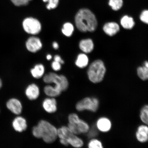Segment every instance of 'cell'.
Masks as SVG:
<instances>
[{
	"label": "cell",
	"instance_id": "1",
	"mask_svg": "<svg viewBox=\"0 0 148 148\" xmlns=\"http://www.w3.org/2000/svg\"><path fill=\"white\" fill-rule=\"evenodd\" d=\"M32 132L35 138L42 139L47 144L53 143L58 138V129L45 120L39 121L37 125L33 127Z\"/></svg>",
	"mask_w": 148,
	"mask_h": 148
},
{
	"label": "cell",
	"instance_id": "10",
	"mask_svg": "<svg viewBox=\"0 0 148 148\" xmlns=\"http://www.w3.org/2000/svg\"><path fill=\"white\" fill-rule=\"evenodd\" d=\"M26 46L29 51L36 53L42 49V44L38 37L32 36L28 39L26 42Z\"/></svg>",
	"mask_w": 148,
	"mask_h": 148
},
{
	"label": "cell",
	"instance_id": "31",
	"mask_svg": "<svg viewBox=\"0 0 148 148\" xmlns=\"http://www.w3.org/2000/svg\"><path fill=\"white\" fill-rule=\"evenodd\" d=\"M61 64L60 62L54 60L51 63V68L54 71H60L62 68Z\"/></svg>",
	"mask_w": 148,
	"mask_h": 148
},
{
	"label": "cell",
	"instance_id": "9",
	"mask_svg": "<svg viewBox=\"0 0 148 148\" xmlns=\"http://www.w3.org/2000/svg\"><path fill=\"white\" fill-rule=\"evenodd\" d=\"M42 108L48 113L52 114L56 112L58 109L57 102L55 97H47L42 102Z\"/></svg>",
	"mask_w": 148,
	"mask_h": 148
},
{
	"label": "cell",
	"instance_id": "14",
	"mask_svg": "<svg viewBox=\"0 0 148 148\" xmlns=\"http://www.w3.org/2000/svg\"><path fill=\"white\" fill-rule=\"evenodd\" d=\"M6 106L9 110L17 115L21 114L23 110L22 103L17 99H9L7 101Z\"/></svg>",
	"mask_w": 148,
	"mask_h": 148
},
{
	"label": "cell",
	"instance_id": "17",
	"mask_svg": "<svg viewBox=\"0 0 148 148\" xmlns=\"http://www.w3.org/2000/svg\"><path fill=\"white\" fill-rule=\"evenodd\" d=\"M79 47L84 53H90L94 49L93 42L91 39L89 38L82 40L79 42Z\"/></svg>",
	"mask_w": 148,
	"mask_h": 148
},
{
	"label": "cell",
	"instance_id": "29",
	"mask_svg": "<svg viewBox=\"0 0 148 148\" xmlns=\"http://www.w3.org/2000/svg\"><path fill=\"white\" fill-rule=\"evenodd\" d=\"M140 18L142 22L148 25V10L142 11L140 16Z\"/></svg>",
	"mask_w": 148,
	"mask_h": 148
},
{
	"label": "cell",
	"instance_id": "8",
	"mask_svg": "<svg viewBox=\"0 0 148 148\" xmlns=\"http://www.w3.org/2000/svg\"><path fill=\"white\" fill-rule=\"evenodd\" d=\"M67 126L74 134L78 136L81 134H86L90 128L88 124L81 118L75 124L68 123Z\"/></svg>",
	"mask_w": 148,
	"mask_h": 148
},
{
	"label": "cell",
	"instance_id": "21",
	"mask_svg": "<svg viewBox=\"0 0 148 148\" xmlns=\"http://www.w3.org/2000/svg\"><path fill=\"white\" fill-rule=\"evenodd\" d=\"M122 26L126 29H131L134 27L135 23L132 17L125 15L123 16L120 21Z\"/></svg>",
	"mask_w": 148,
	"mask_h": 148
},
{
	"label": "cell",
	"instance_id": "2",
	"mask_svg": "<svg viewBox=\"0 0 148 148\" xmlns=\"http://www.w3.org/2000/svg\"><path fill=\"white\" fill-rule=\"evenodd\" d=\"M75 21L76 27L81 32H93L97 28V18L93 13L88 9L79 10L75 15Z\"/></svg>",
	"mask_w": 148,
	"mask_h": 148
},
{
	"label": "cell",
	"instance_id": "16",
	"mask_svg": "<svg viewBox=\"0 0 148 148\" xmlns=\"http://www.w3.org/2000/svg\"><path fill=\"white\" fill-rule=\"evenodd\" d=\"M103 29L106 34L110 36H113L119 32L120 27L117 23L110 22L105 24Z\"/></svg>",
	"mask_w": 148,
	"mask_h": 148
},
{
	"label": "cell",
	"instance_id": "27",
	"mask_svg": "<svg viewBox=\"0 0 148 148\" xmlns=\"http://www.w3.org/2000/svg\"><path fill=\"white\" fill-rule=\"evenodd\" d=\"M44 3H47L46 8L48 10H51L56 8L59 3V0H42Z\"/></svg>",
	"mask_w": 148,
	"mask_h": 148
},
{
	"label": "cell",
	"instance_id": "33",
	"mask_svg": "<svg viewBox=\"0 0 148 148\" xmlns=\"http://www.w3.org/2000/svg\"><path fill=\"white\" fill-rule=\"evenodd\" d=\"M53 46L55 49H57L59 48V45L58 43L56 42H54L53 43Z\"/></svg>",
	"mask_w": 148,
	"mask_h": 148
},
{
	"label": "cell",
	"instance_id": "13",
	"mask_svg": "<svg viewBox=\"0 0 148 148\" xmlns=\"http://www.w3.org/2000/svg\"><path fill=\"white\" fill-rule=\"evenodd\" d=\"M137 140L141 143H145L148 140V126L145 124L139 126L136 133Z\"/></svg>",
	"mask_w": 148,
	"mask_h": 148
},
{
	"label": "cell",
	"instance_id": "35",
	"mask_svg": "<svg viewBox=\"0 0 148 148\" xmlns=\"http://www.w3.org/2000/svg\"><path fill=\"white\" fill-rule=\"evenodd\" d=\"M2 86V83L1 79H0V88H1Z\"/></svg>",
	"mask_w": 148,
	"mask_h": 148
},
{
	"label": "cell",
	"instance_id": "18",
	"mask_svg": "<svg viewBox=\"0 0 148 148\" xmlns=\"http://www.w3.org/2000/svg\"><path fill=\"white\" fill-rule=\"evenodd\" d=\"M43 91L44 94L47 97H56L60 95L62 92L58 88L53 86L47 84L44 87Z\"/></svg>",
	"mask_w": 148,
	"mask_h": 148
},
{
	"label": "cell",
	"instance_id": "7",
	"mask_svg": "<svg viewBox=\"0 0 148 148\" xmlns=\"http://www.w3.org/2000/svg\"><path fill=\"white\" fill-rule=\"evenodd\" d=\"M23 25L26 32L32 35L38 34L42 30V25L40 21L33 17L25 18L23 21Z\"/></svg>",
	"mask_w": 148,
	"mask_h": 148
},
{
	"label": "cell",
	"instance_id": "5",
	"mask_svg": "<svg viewBox=\"0 0 148 148\" xmlns=\"http://www.w3.org/2000/svg\"><path fill=\"white\" fill-rule=\"evenodd\" d=\"M43 82L47 84H54L53 86L62 92L66 91L69 86L68 79L64 75L51 72L44 75Z\"/></svg>",
	"mask_w": 148,
	"mask_h": 148
},
{
	"label": "cell",
	"instance_id": "20",
	"mask_svg": "<svg viewBox=\"0 0 148 148\" xmlns=\"http://www.w3.org/2000/svg\"><path fill=\"white\" fill-rule=\"evenodd\" d=\"M88 58L87 56L85 53H81L77 56L75 64L77 67L83 69L88 65Z\"/></svg>",
	"mask_w": 148,
	"mask_h": 148
},
{
	"label": "cell",
	"instance_id": "11",
	"mask_svg": "<svg viewBox=\"0 0 148 148\" xmlns=\"http://www.w3.org/2000/svg\"><path fill=\"white\" fill-rule=\"evenodd\" d=\"M25 94L29 100H36L40 97V90L39 87L35 83L29 85L26 88Z\"/></svg>",
	"mask_w": 148,
	"mask_h": 148
},
{
	"label": "cell",
	"instance_id": "32",
	"mask_svg": "<svg viewBox=\"0 0 148 148\" xmlns=\"http://www.w3.org/2000/svg\"><path fill=\"white\" fill-rule=\"evenodd\" d=\"M54 60L60 62L61 64H64V62L61 57L58 55H56L54 57Z\"/></svg>",
	"mask_w": 148,
	"mask_h": 148
},
{
	"label": "cell",
	"instance_id": "22",
	"mask_svg": "<svg viewBox=\"0 0 148 148\" xmlns=\"http://www.w3.org/2000/svg\"><path fill=\"white\" fill-rule=\"evenodd\" d=\"M63 34L65 36L69 37L72 36L74 31V27L73 25L71 23H65L62 29Z\"/></svg>",
	"mask_w": 148,
	"mask_h": 148
},
{
	"label": "cell",
	"instance_id": "6",
	"mask_svg": "<svg viewBox=\"0 0 148 148\" xmlns=\"http://www.w3.org/2000/svg\"><path fill=\"white\" fill-rule=\"evenodd\" d=\"M99 101L95 97H86L80 100L75 105L76 110L79 112L88 111L95 112L99 109Z\"/></svg>",
	"mask_w": 148,
	"mask_h": 148
},
{
	"label": "cell",
	"instance_id": "12",
	"mask_svg": "<svg viewBox=\"0 0 148 148\" xmlns=\"http://www.w3.org/2000/svg\"><path fill=\"white\" fill-rule=\"evenodd\" d=\"M96 128L99 131L103 133L110 131L112 127V123L108 118L103 116L99 118L96 122Z\"/></svg>",
	"mask_w": 148,
	"mask_h": 148
},
{
	"label": "cell",
	"instance_id": "34",
	"mask_svg": "<svg viewBox=\"0 0 148 148\" xmlns=\"http://www.w3.org/2000/svg\"><path fill=\"white\" fill-rule=\"evenodd\" d=\"M46 58H47V60H50L52 58V56L51 55H47V56H46Z\"/></svg>",
	"mask_w": 148,
	"mask_h": 148
},
{
	"label": "cell",
	"instance_id": "15",
	"mask_svg": "<svg viewBox=\"0 0 148 148\" xmlns=\"http://www.w3.org/2000/svg\"><path fill=\"white\" fill-rule=\"evenodd\" d=\"M12 126L15 130L22 132L26 130L27 127V120L21 116L16 117L12 122Z\"/></svg>",
	"mask_w": 148,
	"mask_h": 148
},
{
	"label": "cell",
	"instance_id": "23",
	"mask_svg": "<svg viewBox=\"0 0 148 148\" xmlns=\"http://www.w3.org/2000/svg\"><path fill=\"white\" fill-rule=\"evenodd\" d=\"M140 116L143 123L148 126V105H144L140 110Z\"/></svg>",
	"mask_w": 148,
	"mask_h": 148
},
{
	"label": "cell",
	"instance_id": "19",
	"mask_svg": "<svg viewBox=\"0 0 148 148\" xmlns=\"http://www.w3.org/2000/svg\"><path fill=\"white\" fill-rule=\"evenodd\" d=\"M45 68L43 64H38L31 70V73L35 79H39L43 77L45 73Z\"/></svg>",
	"mask_w": 148,
	"mask_h": 148
},
{
	"label": "cell",
	"instance_id": "25",
	"mask_svg": "<svg viewBox=\"0 0 148 148\" xmlns=\"http://www.w3.org/2000/svg\"><path fill=\"white\" fill-rule=\"evenodd\" d=\"M123 4V0H109L108 5L113 10L118 11L121 9Z\"/></svg>",
	"mask_w": 148,
	"mask_h": 148
},
{
	"label": "cell",
	"instance_id": "4",
	"mask_svg": "<svg viewBox=\"0 0 148 148\" xmlns=\"http://www.w3.org/2000/svg\"><path fill=\"white\" fill-rule=\"evenodd\" d=\"M106 72V68L102 61L97 60L90 65L87 71L88 77L90 82L94 84L103 80Z\"/></svg>",
	"mask_w": 148,
	"mask_h": 148
},
{
	"label": "cell",
	"instance_id": "24",
	"mask_svg": "<svg viewBox=\"0 0 148 148\" xmlns=\"http://www.w3.org/2000/svg\"><path fill=\"white\" fill-rule=\"evenodd\" d=\"M137 74L139 77L142 80H148V68L144 66H140L137 69Z\"/></svg>",
	"mask_w": 148,
	"mask_h": 148
},
{
	"label": "cell",
	"instance_id": "30",
	"mask_svg": "<svg viewBox=\"0 0 148 148\" xmlns=\"http://www.w3.org/2000/svg\"><path fill=\"white\" fill-rule=\"evenodd\" d=\"M98 130L97 128H90L89 130L86 134H88V136L90 138H93L97 136L98 134Z\"/></svg>",
	"mask_w": 148,
	"mask_h": 148
},
{
	"label": "cell",
	"instance_id": "26",
	"mask_svg": "<svg viewBox=\"0 0 148 148\" xmlns=\"http://www.w3.org/2000/svg\"><path fill=\"white\" fill-rule=\"evenodd\" d=\"M89 148H103V146L100 140L95 138H91L88 144Z\"/></svg>",
	"mask_w": 148,
	"mask_h": 148
},
{
	"label": "cell",
	"instance_id": "3",
	"mask_svg": "<svg viewBox=\"0 0 148 148\" xmlns=\"http://www.w3.org/2000/svg\"><path fill=\"white\" fill-rule=\"evenodd\" d=\"M58 138L62 145H70L75 148L82 147L84 142L78 135L74 134L67 126L63 125L58 129Z\"/></svg>",
	"mask_w": 148,
	"mask_h": 148
},
{
	"label": "cell",
	"instance_id": "28",
	"mask_svg": "<svg viewBox=\"0 0 148 148\" xmlns=\"http://www.w3.org/2000/svg\"><path fill=\"white\" fill-rule=\"evenodd\" d=\"M12 3L16 6H25L29 4V1L32 0H10Z\"/></svg>",
	"mask_w": 148,
	"mask_h": 148
}]
</instances>
